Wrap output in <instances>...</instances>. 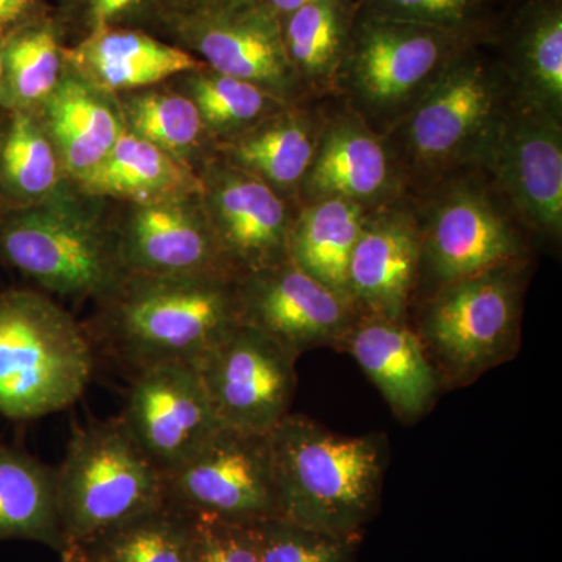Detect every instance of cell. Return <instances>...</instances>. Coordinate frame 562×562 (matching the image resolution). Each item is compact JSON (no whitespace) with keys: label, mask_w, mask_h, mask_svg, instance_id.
<instances>
[{"label":"cell","mask_w":562,"mask_h":562,"mask_svg":"<svg viewBox=\"0 0 562 562\" xmlns=\"http://www.w3.org/2000/svg\"><path fill=\"white\" fill-rule=\"evenodd\" d=\"M43 16V0H0V43Z\"/></svg>","instance_id":"39"},{"label":"cell","mask_w":562,"mask_h":562,"mask_svg":"<svg viewBox=\"0 0 562 562\" xmlns=\"http://www.w3.org/2000/svg\"><path fill=\"white\" fill-rule=\"evenodd\" d=\"M297 355L238 324L195 362L222 427L268 435L290 414Z\"/></svg>","instance_id":"12"},{"label":"cell","mask_w":562,"mask_h":562,"mask_svg":"<svg viewBox=\"0 0 562 562\" xmlns=\"http://www.w3.org/2000/svg\"><path fill=\"white\" fill-rule=\"evenodd\" d=\"M491 41L358 9L335 98L387 135L430 91L454 58Z\"/></svg>","instance_id":"4"},{"label":"cell","mask_w":562,"mask_h":562,"mask_svg":"<svg viewBox=\"0 0 562 562\" xmlns=\"http://www.w3.org/2000/svg\"><path fill=\"white\" fill-rule=\"evenodd\" d=\"M201 183L211 231L238 279L290 260L288 246L297 206L217 155L206 160Z\"/></svg>","instance_id":"13"},{"label":"cell","mask_w":562,"mask_h":562,"mask_svg":"<svg viewBox=\"0 0 562 562\" xmlns=\"http://www.w3.org/2000/svg\"><path fill=\"white\" fill-rule=\"evenodd\" d=\"M369 211L341 199L303 203L292 221L288 257L303 272L350 301L347 272Z\"/></svg>","instance_id":"28"},{"label":"cell","mask_w":562,"mask_h":562,"mask_svg":"<svg viewBox=\"0 0 562 562\" xmlns=\"http://www.w3.org/2000/svg\"><path fill=\"white\" fill-rule=\"evenodd\" d=\"M280 517L308 530L360 539L382 497V436L341 435L288 414L268 432Z\"/></svg>","instance_id":"2"},{"label":"cell","mask_w":562,"mask_h":562,"mask_svg":"<svg viewBox=\"0 0 562 562\" xmlns=\"http://www.w3.org/2000/svg\"><path fill=\"white\" fill-rule=\"evenodd\" d=\"M116 239L124 276L238 279L222 257L201 194L135 203Z\"/></svg>","instance_id":"18"},{"label":"cell","mask_w":562,"mask_h":562,"mask_svg":"<svg viewBox=\"0 0 562 562\" xmlns=\"http://www.w3.org/2000/svg\"><path fill=\"white\" fill-rule=\"evenodd\" d=\"M87 330L49 297L0 292V414L35 420L74 405L92 379Z\"/></svg>","instance_id":"5"},{"label":"cell","mask_w":562,"mask_h":562,"mask_svg":"<svg viewBox=\"0 0 562 562\" xmlns=\"http://www.w3.org/2000/svg\"><path fill=\"white\" fill-rule=\"evenodd\" d=\"M495 41L514 101L562 120V0H524Z\"/></svg>","instance_id":"23"},{"label":"cell","mask_w":562,"mask_h":562,"mask_svg":"<svg viewBox=\"0 0 562 562\" xmlns=\"http://www.w3.org/2000/svg\"><path fill=\"white\" fill-rule=\"evenodd\" d=\"M357 5L373 16L497 40L491 0H357Z\"/></svg>","instance_id":"34"},{"label":"cell","mask_w":562,"mask_h":562,"mask_svg":"<svg viewBox=\"0 0 562 562\" xmlns=\"http://www.w3.org/2000/svg\"><path fill=\"white\" fill-rule=\"evenodd\" d=\"M0 110H5V69H3L2 43H0Z\"/></svg>","instance_id":"42"},{"label":"cell","mask_w":562,"mask_h":562,"mask_svg":"<svg viewBox=\"0 0 562 562\" xmlns=\"http://www.w3.org/2000/svg\"><path fill=\"white\" fill-rule=\"evenodd\" d=\"M420 257L412 198L369 211L347 272L350 301L362 314L403 321L419 281Z\"/></svg>","instance_id":"19"},{"label":"cell","mask_w":562,"mask_h":562,"mask_svg":"<svg viewBox=\"0 0 562 562\" xmlns=\"http://www.w3.org/2000/svg\"><path fill=\"white\" fill-rule=\"evenodd\" d=\"M124 127L177 160L188 162L213 144L194 103L183 92L146 90L125 92L120 103Z\"/></svg>","instance_id":"32"},{"label":"cell","mask_w":562,"mask_h":562,"mask_svg":"<svg viewBox=\"0 0 562 562\" xmlns=\"http://www.w3.org/2000/svg\"><path fill=\"white\" fill-rule=\"evenodd\" d=\"M412 201L422 236L420 276L436 290L522 265L527 231L482 169L453 173Z\"/></svg>","instance_id":"7"},{"label":"cell","mask_w":562,"mask_h":562,"mask_svg":"<svg viewBox=\"0 0 562 562\" xmlns=\"http://www.w3.org/2000/svg\"><path fill=\"white\" fill-rule=\"evenodd\" d=\"M522 265L443 284L422 317L420 339L454 379L506 360L519 335Z\"/></svg>","instance_id":"9"},{"label":"cell","mask_w":562,"mask_h":562,"mask_svg":"<svg viewBox=\"0 0 562 562\" xmlns=\"http://www.w3.org/2000/svg\"><path fill=\"white\" fill-rule=\"evenodd\" d=\"M344 344L395 416L416 420L431 408L438 376L427 347L405 322L361 313Z\"/></svg>","instance_id":"20"},{"label":"cell","mask_w":562,"mask_h":562,"mask_svg":"<svg viewBox=\"0 0 562 562\" xmlns=\"http://www.w3.org/2000/svg\"><path fill=\"white\" fill-rule=\"evenodd\" d=\"M91 195H109L133 203L201 194V176L149 140L124 127L109 155L79 180Z\"/></svg>","instance_id":"25"},{"label":"cell","mask_w":562,"mask_h":562,"mask_svg":"<svg viewBox=\"0 0 562 562\" xmlns=\"http://www.w3.org/2000/svg\"><path fill=\"white\" fill-rule=\"evenodd\" d=\"M57 486L66 547L85 546L168 503L165 473L121 417L74 430Z\"/></svg>","instance_id":"6"},{"label":"cell","mask_w":562,"mask_h":562,"mask_svg":"<svg viewBox=\"0 0 562 562\" xmlns=\"http://www.w3.org/2000/svg\"><path fill=\"white\" fill-rule=\"evenodd\" d=\"M61 562H91L83 550L77 546H68L60 552Z\"/></svg>","instance_id":"41"},{"label":"cell","mask_w":562,"mask_h":562,"mask_svg":"<svg viewBox=\"0 0 562 562\" xmlns=\"http://www.w3.org/2000/svg\"><path fill=\"white\" fill-rule=\"evenodd\" d=\"M65 50L57 25L44 16L3 40L5 110L38 111L65 74Z\"/></svg>","instance_id":"30"},{"label":"cell","mask_w":562,"mask_h":562,"mask_svg":"<svg viewBox=\"0 0 562 562\" xmlns=\"http://www.w3.org/2000/svg\"><path fill=\"white\" fill-rule=\"evenodd\" d=\"M473 44L386 139L408 198L468 169H479L514 95L498 57Z\"/></svg>","instance_id":"3"},{"label":"cell","mask_w":562,"mask_h":562,"mask_svg":"<svg viewBox=\"0 0 562 562\" xmlns=\"http://www.w3.org/2000/svg\"><path fill=\"white\" fill-rule=\"evenodd\" d=\"M324 122V110L301 102L266 117L232 138L214 143V155L251 173L299 209V194Z\"/></svg>","instance_id":"21"},{"label":"cell","mask_w":562,"mask_h":562,"mask_svg":"<svg viewBox=\"0 0 562 562\" xmlns=\"http://www.w3.org/2000/svg\"><path fill=\"white\" fill-rule=\"evenodd\" d=\"M241 324L295 355L346 342L360 310L291 260L238 280Z\"/></svg>","instance_id":"15"},{"label":"cell","mask_w":562,"mask_h":562,"mask_svg":"<svg viewBox=\"0 0 562 562\" xmlns=\"http://www.w3.org/2000/svg\"><path fill=\"white\" fill-rule=\"evenodd\" d=\"M191 517L194 562H260V525Z\"/></svg>","instance_id":"36"},{"label":"cell","mask_w":562,"mask_h":562,"mask_svg":"<svg viewBox=\"0 0 562 562\" xmlns=\"http://www.w3.org/2000/svg\"><path fill=\"white\" fill-rule=\"evenodd\" d=\"M183 94L201 114L214 143L232 138L291 105L250 81L203 68L183 74Z\"/></svg>","instance_id":"33"},{"label":"cell","mask_w":562,"mask_h":562,"mask_svg":"<svg viewBox=\"0 0 562 562\" xmlns=\"http://www.w3.org/2000/svg\"><path fill=\"white\" fill-rule=\"evenodd\" d=\"M312 2V0H262L266 7L276 14L279 20H283L292 11L301 9L305 3Z\"/></svg>","instance_id":"40"},{"label":"cell","mask_w":562,"mask_h":562,"mask_svg":"<svg viewBox=\"0 0 562 562\" xmlns=\"http://www.w3.org/2000/svg\"><path fill=\"white\" fill-rule=\"evenodd\" d=\"M357 0H312L281 20L284 49L306 95H335Z\"/></svg>","instance_id":"27"},{"label":"cell","mask_w":562,"mask_h":562,"mask_svg":"<svg viewBox=\"0 0 562 562\" xmlns=\"http://www.w3.org/2000/svg\"><path fill=\"white\" fill-rule=\"evenodd\" d=\"M80 11L90 33L114 27H132L133 22L157 13V0H68Z\"/></svg>","instance_id":"37"},{"label":"cell","mask_w":562,"mask_h":562,"mask_svg":"<svg viewBox=\"0 0 562 562\" xmlns=\"http://www.w3.org/2000/svg\"><path fill=\"white\" fill-rule=\"evenodd\" d=\"M238 280L225 276L125 273L99 299L88 338L133 373L151 366L194 364L241 324Z\"/></svg>","instance_id":"1"},{"label":"cell","mask_w":562,"mask_h":562,"mask_svg":"<svg viewBox=\"0 0 562 562\" xmlns=\"http://www.w3.org/2000/svg\"><path fill=\"white\" fill-rule=\"evenodd\" d=\"M121 419L165 475L191 460L222 424L198 368L188 362L133 373Z\"/></svg>","instance_id":"14"},{"label":"cell","mask_w":562,"mask_h":562,"mask_svg":"<svg viewBox=\"0 0 562 562\" xmlns=\"http://www.w3.org/2000/svg\"><path fill=\"white\" fill-rule=\"evenodd\" d=\"M77 547L91 562H194L192 517L166 503Z\"/></svg>","instance_id":"31"},{"label":"cell","mask_w":562,"mask_h":562,"mask_svg":"<svg viewBox=\"0 0 562 562\" xmlns=\"http://www.w3.org/2000/svg\"><path fill=\"white\" fill-rule=\"evenodd\" d=\"M61 161L36 111L9 113L0 151V211L54 198Z\"/></svg>","instance_id":"29"},{"label":"cell","mask_w":562,"mask_h":562,"mask_svg":"<svg viewBox=\"0 0 562 562\" xmlns=\"http://www.w3.org/2000/svg\"><path fill=\"white\" fill-rule=\"evenodd\" d=\"M66 66L106 92L146 90L171 77L203 68L190 52L133 27L90 33L65 50Z\"/></svg>","instance_id":"22"},{"label":"cell","mask_w":562,"mask_h":562,"mask_svg":"<svg viewBox=\"0 0 562 562\" xmlns=\"http://www.w3.org/2000/svg\"><path fill=\"white\" fill-rule=\"evenodd\" d=\"M165 479L166 501L191 516L247 525L280 517L268 435L222 427Z\"/></svg>","instance_id":"10"},{"label":"cell","mask_w":562,"mask_h":562,"mask_svg":"<svg viewBox=\"0 0 562 562\" xmlns=\"http://www.w3.org/2000/svg\"><path fill=\"white\" fill-rule=\"evenodd\" d=\"M0 261L63 297L99 301L124 277L116 232L57 198L0 211Z\"/></svg>","instance_id":"8"},{"label":"cell","mask_w":562,"mask_h":562,"mask_svg":"<svg viewBox=\"0 0 562 562\" xmlns=\"http://www.w3.org/2000/svg\"><path fill=\"white\" fill-rule=\"evenodd\" d=\"M40 110L63 168L77 181L109 155L124 131L120 111L103 91L70 69Z\"/></svg>","instance_id":"24"},{"label":"cell","mask_w":562,"mask_h":562,"mask_svg":"<svg viewBox=\"0 0 562 562\" xmlns=\"http://www.w3.org/2000/svg\"><path fill=\"white\" fill-rule=\"evenodd\" d=\"M9 110H0V151H2L3 138H5L7 122H9Z\"/></svg>","instance_id":"43"},{"label":"cell","mask_w":562,"mask_h":562,"mask_svg":"<svg viewBox=\"0 0 562 562\" xmlns=\"http://www.w3.org/2000/svg\"><path fill=\"white\" fill-rule=\"evenodd\" d=\"M262 0H157L160 20L169 18L201 16V14L225 13L258 5Z\"/></svg>","instance_id":"38"},{"label":"cell","mask_w":562,"mask_h":562,"mask_svg":"<svg viewBox=\"0 0 562 562\" xmlns=\"http://www.w3.org/2000/svg\"><path fill=\"white\" fill-rule=\"evenodd\" d=\"M0 541L66 547L58 509L57 469L0 441Z\"/></svg>","instance_id":"26"},{"label":"cell","mask_w":562,"mask_h":562,"mask_svg":"<svg viewBox=\"0 0 562 562\" xmlns=\"http://www.w3.org/2000/svg\"><path fill=\"white\" fill-rule=\"evenodd\" d=\"M408 198L386 136L373 131L346 103L324 110L312 166L303 180V203L341 199L366 210Z\"/></svg>","instance_id":"17"},{"label":"cell","mask_w":562,"mask_h":562,"mask_svg":"<svg viewBox=\"0 0 562 562\" xmlns=\"http://www.w3.org/2000/svg\"><path fill=\"white\" fill-rule=\"evenodd\" d=\"M206 68L250 81L284 102L306 99L284 49L281 21L265 3L225 13L162 20Z\"/></svg>","instance_id":"16"},{"label":"cell","mask_w":562,"mask_h":562,"mask_svg":"<svg viewBox=\"0 0 562 562\" xmlns=\"http://www.w3.org/2000/svg\"><path fill=\"white\" fill-rule=\"evenodd\" d=\"M66 2H68V0H66Z\"/></svg>","instance_id":"44"},{"label":"cell","mask_w":562,"mask_h":562,"mask_svg":"<svg viewBox=\"0 0 562 562\" xmlns=\"http://www.w3.org/2000/svg\"><path fill=\"white\" fill-rule=\"evenodd\" d=\"M260 562H357L358 539L308 530L290 520L260 524Z\"/></svg>","instance_id":"35"},{"label":"cell","mask_w":562,"mask_h":562,"mask_svg":"<svg viewBox=\"0 0 562 562\" xmlns=\"http://www.w3.org/2000/svg\"><path fill=\"white\" fill-rule=\"evenodd\" d=\"M482 169L528 233L562 236V120L517 101L492 136Z\"/></svg>","instance_id":"11"}]
</instances>
